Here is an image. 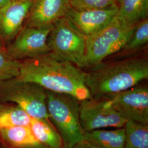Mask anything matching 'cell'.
I'll list each match as a JSON object with an SVG mask.
<instances>
[{
    "mask_svg": "<svg viewBox=\"0 0 148 148\" xmlns=\"http://www.w3.org/2000/svg\"><path fill=\"white\" fill-rule=\"evenodd\" d=\"M16 77L37 84L46 90L72 95L79 101L93 98L86 84V73L50 52L21 60Z\"/></svg>",
    "mask_w": 148,
    "mask_h": 148,
    "instance_id": "1",
    "label": "cell"
},
{
    "mask_svg": "<svg viewBox=\"0 0 148 148\" xmlns=\"http://www.w3.org/2000/svg\"><path fill=\"white\" fill-rule=\"evenodd\" d=\"M148 59L133 57L93 67L86 73V84L97 98L128 90L148 79Z\"/></svg>",
    "mask_w": 148,
    "mask_h": 148,
    "instance_id": "2",
    "label": "cell"
},
{
    "mask_svg": "<svg viewBox=\"0 0 148 148\" xmlns=\"http://www.w3.org/2000/svg\"><path fill=\"white\" fill-rule=\"evenodd\" d=\"M49 120L62 138L63 148H73L84 141L79 122L80 101L72 95L46 90Z\"/></svg>",
    "mask_w": 148,
    "mask_h": 148,
    "instance_id": "3",
    "label": "cell"
},
{
    "mask_svg": "<svg viewBox=\"0 0 148 148\" xmlns=\"http://www.w3.org/2000/svg\"><path fill=\"white\" fill-rule=\"evenodd\" d=\"M135 27L127 25L116 17L101 31L86 38V51L82 68L99 65L104 59L121 51L130 40Z\"/></svg>",
    "mask_w": 148,
    "mask_h": 148,
    "instance_id": "4",
    "label": "cell"
},
{
    "mask_svg": "<svg viewBox=\"0 0 148 148\" xmlns=\"http://www.w3.org/2000/svg\"><path fill=\"white\" fill-rule=\"evenodd\" d=\"M0 101L16 104L32 118L49 120L46 90L37 84L18 77L1 81Z\"/></svg>",
    "mask_w": 148,
    "mask_h": 148,
    "instance_id": "5",
    "label": "cell"
},
{
    "mask_svg": "<svg viewBox=\"0 0 148 148\" xmlns=\"http://www.w3.org/2000/svg\"><path fill=\"white\" fill-rule=\"evenodd\" d=\"M51 53L56 58L74 64L80 69L85 57L86 37L74 27L66 17L52 27L47 39Z\"/></svg>",
    "mask_w": 148,
    "mask_h": 148,
    "instance_id": "6",
    "label": "cell"
},
{
    "mask_svg": "<svg viewBox=\"0 0 148 148\" xmlns=\"http://www.w3.org/2000/svg\"><path fill=\"white\" fill-rule=\"evenodd\" d=\"M127 121L108 99L99 101L92 98L80 101L79 122L85 132L106 127L121 128Z\"/></svg>",
    "mask_w": 148,
    "mask_h": 148,
    "instance_id": "7",
    "label": "cell"
},
{
    "mask_svg": "<svg viewBox=\"0 0 148 148\" xmlns=\"http://www.w3.org/2000/svg\"><path fill=\"white\" fill-rule=\"evenodd\" d=\"M51 29L25 26L5 50L12 58L19 61L49 53L47 39Z\"/></svg>",
    "mask_w": 148,
    "mask_h": 148,
    "instance_id": "8",
    "label": "cell"
},
{
    "mask_svg": "<svg viewBox=\"0 0 148 148\" xmlns=\"http://www.w3.org/2000/svg\"><path fill=\"white\" fill-rule=\"evenodd\" d=\"M111 104L127 120L148 125V88L136 86L128 90L106 95Z\"/></svg>",
    "mask_w": 148,
    "mask_h": 148,
    "instance_id": "9",
    "label": "cell"
},
{
    "mask_svg": "<svg viewBox=\"0 0 148 148\" xmlns=\"http://www.w3.org/2000/svg\"><path fill=\"white\" fill-rule=\"evenodd\" d=\"M117 5L104 9L76 10L70 7L65 17L86 38L90 36L110 24L117 15Z\"/></svg>",
    "mask_w": 148,
    "mask_h": 148,
    "instance_id": "10",
    "label": "cell"
},
{
    "mask_svg": "<svg viewBox=\"0 0 148 148\" xmlns=\"http://www.w3.org/2000/svg\"><path fill=\"white\" fill-rule=\"evenodd\" d=\"M35 0L11 1L0 8V43L9 44L23 27Z\"/></svg>",
    "mask_w": 148,
    "mask_h": 148,
    "instance_id": "11",
    "label": "cell"
},
{
    "mask_svg": "<svg viewBox=\"0 0 148 148\" xmlns=\"http://www.w3.org/2000/svg\"><path fill=\"white\" fill-rule=\"evenodd\" d=\"M70 0H35L27 18L25 27L52 28L65 17Z\"/></svg>",
    "mask_w": 148,
    "mask_h": 148,
    "instance_id": "12",
    "label": "cell"
},
{
    "mask_svg": "<svg viewBox=\"0 0 148 148\" xmlns=\"http://www.w3.org/2000/svg\"><path fill=\"white\" fill-rule=\"evenodd\" d=\"M125 137L124 127L110 131L99 129L85 132L84 141L95 148H124Z\"/></svg>",
    "mask_w": 148,
    "mask_h": 148,
    "instance_id": "13",
    "label": "cell"
},
{
    "mask_svg": "<svg viewBox=\"0 0 148 148\" xmlns=\"http://www.w3.org/2000/svg\"><path fill=\"white\" fill-rule=\"evenodd\" d=\"M0 137L12 148H48L40 143L30 126H15L0 131Z\"/></svg>",
    "mask_w": 148,
    "mask_h": 148,
    "instance_id": "14",
    "label": "cell"
},
{
    "mask_svg": "<svg viewBox=\"0 0 148 148\" xmlns=\"http://www.w3.org/2000/svg\"><path fill=\"white\" fill-rule=\"evenodd\" d=\"M117 18L130 27L148 19V0H119Z\"/></svg>",
    "mask_w": 148,
    "mask_h": 148,
    "instance_id": "15",
    "label": "cell"
},
{
    "mask_svg": "<svg viewBox=\"0 0 148 148\" xmlns=\"http://www.w3.org/2000/svg\"><path fill=\"white\" fill-rule=\"evenodd\" d=\"M30 127L37 140L48 148H63L58 132L49 120L32 118Z\"/></svg>",
    "mask_w": 148,
    "mask_h": 148,
    "instance_id": "16",
    "label": "cell"
},
{
    "mask_svg": "<svg viewBox=\"0 0 148 148\" xmlns=\"http://www.w3.org/2000/svg\"><path fill=\"white\" fill-rule=\"evenodd\" d=\"M31 120L19 106L0 104V131L15 126H30Z\"/></svg>",
    "mask_w": 148,
    "mask_h": 148,
    "instance_id": "17",
    "label": "cell"
},
{
    "mask_svg": "<svg viewBox=\"0 0 148 148\" xmlns=\"http://www.w3.org/2000/svg\"><path fill=\"white\" fill-rule=\"evenodd\" d=\"M124 128V148H148V125L128 120Z\"/></svg>",
    "mask_w": 148,
    "mask_h": 148,
    "instance_id": "18",
    "label": "cell"
},
{
    "mask_svg": "<svg viewBox=\"0 0 148 148\" xmlns=\"http://www.w3.org/2000/svg\"><path fill=\"white\" fill-rule=\"evenodd\" d=\"M148 42V21L146 19L135 27L132 34L122 49L126 53H133L142 48Z\"/></svg>",
    "mask_w": 148,
    "mask_h": 148,
    "instance_id": "19",
    "label": "cell"
},
{
    "mask_svg": "<svg viewBox=\"0 0 148 148\" xmlns=\"http://www.w3.org/2000/svg\"><path fill=\"white\" fill-rule=\"evenodd\" d=\"M21 62L12 58L5 49L0 47V82L18 77Z\"/></svg>",
    "mask_w": 148,
    "mask_h": 148,
    "instance_id": "20",
    "label": "cell"
},
{
    "mask_svg": "<svg viewBox=\"0 0 148 148\" xmlns=\"http://www.w3.org/2000/svg\"><path fill=\"white\" fill-rule=\"evenodd\" d=\"M119 0H70V6L76 10L104 9L117 5Z\"/></svg>",
    "mask_w": 148,
    "mask_h": 148,
    "instance_id": "21",
    "label": "cell"
},
{
    "mask_svg": "<svg viewBox=\"0 0 148 148\" xmlns=\"http://www.w3.org/2000/svg\"><path fill=\"white\" fill-rule=\"evenodd\" d=\"M73 148H95L90 145V144L86 142L85 141H83L82 142L77 144L75 145Z\"/></svg>",
    "mask_w": 148,
    "mask_h": 148,
    "instance_id": "22",
    "label": "cell"
},
{
    "mask_svg": "<svg viewBox=\"0 0 148 148\" xmlns=\"http://www.w3.org/2000/svg\"><path fill=\"white\" fill-rule=\"evenodd\" d=\"M12 0H0V8L4 5H7L8 3H9Z\"/></svg>",
    "mask_w": 148,
    "mask_h": 148,
    "instance_id": "23",
    "label": "cell"
},
{
    "mask_svg": "<svg viewBox=\"0 0 148 148\" xmlns=\"http://www.w3.org/2000/svg\"><path fill=\"white\" fill-rule=\"evenodd\" d=\"M12 1H17V0H12Z\"/></svg>",
    "mask_w": 148,
    "mask_h": 148,
    "instance_id": "24",
    "label": "cell"
}]
</instances>
